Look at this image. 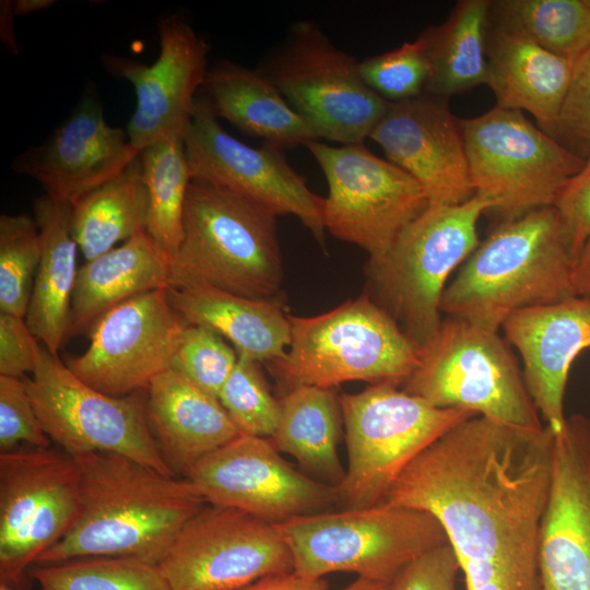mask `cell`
Here are the masks:
<instances>
[{
    "label": "cell",
    "mask_w": 590,
    "mask_h": 590,
    "mask_svg": "<svg viewBox=\"0 0 590 590\" xmlns=\"http://www.w3.org/2000/svg\"><path fill=\"white\" fill-rule=\"evenodd\" d=\"M275 524L292 553L294 571L310 578L350 571L390 583L409 563L448 543L430 514L382 503Z\"/></svg>",
    "instance_id": "ba28073f"
},
{
    "label": "cell",
    "mask_w": 590,
    "mask_h": 590,
    "mask_svg": "<svg viewBox=\"0 0 590 590\" xmlns=\"http://www.w3.org/2000/svg\"><path fill=\"white\" fill-rule=\"evenodd\" d=\"M148 215L149 193L139 155L125 172L73 205L72 236L88 261L146 232Z\"/></svg>",
    "instance_id": "1f68e13d"
},
{
    "label": "cell",
    "mask_w": 590,
    "mask_h": 590,
    "mask_svg": "<svg viewBox=\"0 0 590 590\" xmlns=\"http://www.w3.org/2000/svg\"><path fill=\"white\" fill-rule=\"evenodd\" d=\"M486 60V85L496 97V106L528 111L539 128L553 135L574 62L491 23Z\"/></svg>",
    "instance_id": "d4e9b609"
},
{
    "label": "cell",
    "mask_w": 590,
    "mask_h": 590,
    "mask_svg": "<svg viewBox=\"0 0 590 590\" xmlns=\"http://www.w3.org/2000/svg\"><path fill=\"white\" fill-rule=\"evenodd\" d=\"M364 83L388 103H399L425 94L429 66L420 37L400 47L358 62Z\"/></svg>",
    "instance_id": "74e56055"
},
{
    "label": "cell",
    "mask_w": 590,
    "mask_h": 590,
    "mask_svg": "<svg viewBox=\"0 0 590 590\" xmlns=\"http://www.w3.org/2000/svg\"><path fill=\"white\" fill-rule=\"evenodd\" d=\"M587 4L590 7V0H586Z\"/></svg>",
    "instance_id": "816d5d0a"
},
{
    "label": "cell",
    "mask_w": 590,
    "mask_h": 590,
    "mask_svg": "<svg viewBox=\"0 0 590 590\" xmlns=\"http://www.w3.org/2000/svg\"><path fill=\"white\" fill-rule=\"evenodd\" d=\"M575 261L554 205L500 222L448 283L441 312L499 331L516 310L576 296Z\"/></svg>",
    "instance_id": "3957f363"
},
{
    "label": "cell",
    "mask_w": 590,
    "mask_h": 590,
    "mask_svg": "<svg viewBox=\"0 0 590 590\" xmlns=\"http://www.w3.org/2000/svg\"><path fill=\"white\" fill-rule=\"evenodd\" d=\"M492 208L477 193L456 205H428L382 257L366 262L364 293L418 349L438 329L448 279L480 244L477 223Z\"/></svg>",
    "instance_id": "5b68a950"
},
{
    "label": "cell",
    "mask_w": 590,
    "mask_h": 590,
    "mask_svg": "<svg viewBox=\"0 0 590 590\" xmlns=\"http://www.w3.org/2000/svg\"><path fill=\"white\" fill-rule=\"evenodd\" d=\"M523 363L529 394L546 427L563 432L564 397L576 357L590 349V297L570 298L511 312L502 323Z\"/></svg>",
    "instance_id": "603a6c76"
},
{
    "label": "cell",
    "mask_w": 590,
    "mask_h": 590,
    "mask_svg": "<svg viewBox=\"0 0 590 590\" xmlns=\"http://www.w3.org/2000/svg\"><path fill=\"white\" fill-rule=\"evenodd\" d=\"M149 193L146 233L170 261L182 238L185 203L192 180L182 137L158 141L140 152Z\"/></svg>",
    "instance_id": "836d02e7"
},
{
    "label": "cell",
    "mask_w": 590,
    "mask_h": 590,
    "mask_svg": "<svg viewBox=\"0 0 590 590\" xmlns=\"http://www.w3.org/2000/svg\"><path fill=\"white\" fill-rule=\"evenodd\" d=\"M358 62L315 22L300 20L256 69L318 139L349 145L364 143L390 104L364 83Z\"/></svg>",
    "instance_id": "30bf717a"
},
{
    "label": "cell",
    "mask_w": 590,
    "mask_h": 590,
    "mask_svg": "<svg viewBox=\"0 0 590 590\" xmlns=\"http://www.w3.org/2000/svg\"><path fill=\"white\" fill-rule=\"evenodd\" d=\"M139 155L127 132L108 125L101 101L88 94L46 141L16 156L12 168L38 181L50 198L74 205Z\"/></svg>",
    "instance_id": "44dd1931"
},
{
    "label": "cell",
    "mask_w": 590,
    "mask_h": 590,
    "mask_svg": "<svg viewBox=\"0 0 590 590\" xmlns=\"http://www.w3.org/2000/svg\"><path fill=\"white\" fill-rule=\"evenodd\" d=\"M172 307L167 287L134 296L106 311L90 327V343L69 369L111 397L145 391L170 368L187 328Z\"/></svg>",
    "instance_id": "e0dca14e"
},
{
    "label": "cell",
    "mask_w": 590,
    "mask_h": 590,
    "mask_svg": "<svg viewBox=\"0 0 590 590\" xmlns=\"http://www.w3.org/2000/svg\"><path fill=\"white\" fill-rule=\"evenodd\" d=\"M20 444L45 449L50 448L51 440L39 422L23 378L0 376L1 452L14 450Z\"/></svg>",
    "instance_id": "ab89813d"
},
{
    "label": "cell",
    "mask_w": 590,
    "mask_h": 590,
    "mask_svg": "<svg viewBox=\"0 0 590 590\" xmlns=\"http://www.w3.org/2000/svg\"><path fill=\"white\" fill-rule=\"evenodd\" d=\"M40 344L25 318L0 311V376L23 378L37 367Z\"/></svg>",
    "instance_id": "7bdbcfd3"
},
{
    "label": "cell",
    "mask_w": 590,
    "mask_h": 590,
    "mask_svg": "<svg viewBox=\"0 0 590 590\" xmlns=\"http://www.w3.org/2000/svg\"><path fill=\"white\" fill-rule=\"evenodd\" d=\"M184 140L192 179L235 192L276 216H296L326 250L323 198L308 188L282 149L252 148L232 137L204 96L196 99Z\"/></svg>",
    "instance_id": "2e32d148"
},
{
    "label": "cell",
    "mask_w": 590,
    "mask_h": 590,
    "mask_svg": "<svg viewBox=\"0 0 590 590\" xmlns=\"http://www.w3.org/2000/svg\"><path fill=\"white\" fill-rule=\"evenodd\" d=\"M539 563L542 590H590V418L581 414L554 435Z\"/></svg>",
    "instance_id": "ffe728a7"
},
{
    "label": "cell",
    "mask_w": 590,
    "mask_h": 590,
    "mask_svg": "<svg viewBox=\"0 0 590 590\" xmlns=\"http://www.w3.org/2000/svg\"><path fill=\"white\" fill-rule=\"evenodd\" d=\"M157 27L160 54L153 63L114 55L102 58L111 74L128 80L134 88L137 104L127 135L140 152L158 141L185 137L196 94L210 69V46L185 19L163 16Z\"/></svg>",
    "instance_id": "d6986e66"
},
{
    "label": "cell",
    "mask_w": 590,
    "mask_h": 590,
    "mask_svg": "<svg viewBox=\"0 0 590 590\" xmlns=\"http://www.w3.org/2000/svg\"><path fill=\"white\" fill-rule=\"evenodd\" d=\"M491 0L458 1L448 19L421 38L429 66L425 94L447 99L487 82Z\"/></svg>",
    "instance_id": "f546056e"
},
{
    "label": "cell",
    "mask_w": 590,
    "mask_h": 590,
    "mask_svg": "<svg viewBox=\"0 0 590 590\" xmlns=\"http://www.w3.org/2000/svg\"><path fill=\"white\" fill-rule=\"evenodd\" d=\"M321 578H310L296 571L266 576L240 590H327Z\"/></svg>",
    "instance_id": "f6af8a7d"
},
{
    "label": "cell",
    "mask_w": 590,
    "mask_h": 590,
    "mask_svg": "<svg viewBox=\"0 0 590 590\" xmlns=\"http://www.w3.org/2000/svg\"><path fill=\"white\" fill-rule=\"evenodd\" d=\"M276 215L219 186L192 179L168 286H208L258 300H285Z\"/></svg>",
    "instance_id": "277c9868"
},
{
    "label": "cell",
    "mask_w": 590,
    "mask_h": 590,
    "mask_svg": "<svg viewBox=\"0 0 590 590\" xmlns=\"http://www.w3.org/2000/svg\"><path fill=\"white\" fill-rule=\"evenodd\" d=\"M23 380L45 433L66 453L73 458L117 453L176 476L151 434L145 391L125 397L103 393L78 378L44 345L35 371Z\"/></svg>",
    "instance_id": "7c38bea8"
},
{
    "label": "cell",
    "mask_w": 590,
    "mask_h": 590,
    "mask_svg": "<svg viewBox=\"0 0 590 590\" xmlns=\"http://www.w3.org/2000/svg\"><path fill=\"white\" fill-rule=\"evenodd\" d=\"M0 590H16V589L10 587V585H8V583L1 582L0 583Z\"/></svg>",
    "instance_id": "f907efd6"
},
{
    "label": "cell",
    "mask_w": 590,
    "mask_h": 590,
    "mask_svg": "<svg viewBox=\"0 0 590 590\" xmlns=\"http://www.w3.org/2000/svg\"><path fill=\"white\" fill-rule=\"evenodd\" d=\"M167 295L187 324L215 331L237 353L264 365L281 358L291 343L285 300H258L208 286L167 287Z\"/></svg>",
    "instance_id": "484cf974"
},
{
    "label": "cell",
    "mask_w": 590,
    "mask_h": 590,
    "mask_svg": "<svg viewBox=\"0 0 590 590\" xmlns=\"http://www.w3.org/2000/svg\"><path fill=\"white\" fill-rule=\"evenodd\" d=\"M459 570L456 554L446 543L409 563L390 582V590H457Z\"/></svg>",
    "instance_id": "b9f144b4"
},
{
    "label": "cell",
    "mask_w": 590,
    "mask_h": 590,
    "mask_svg": "<svg viewBox=\"0 0 590 590\" xmlns=\"http://www.w3.org/2000/svg\"><path fill=\"white\" fill-rule=\"evenodd\" d=\"M72 208L45 193L34 201L40 259L25 320L42 345L54 355H58L68 338L71 302L79 271V247L71 229Z\"/></svg>",
    "instance_id": "4316f807"
},
{
    "label": "cell",
    "mask_w": 590,
    "mask_h": 590,
    "mask_svg": "<svg viewBox=\"0 0 590 590\" xmlns=\"http://www.w3.org/2000/svg\"><path fill=\"white\" fill-rule=\"evenodd\" d=\"M182 476L205 503L271 523L322 512L338 500L335 486L296 471L270 438L245 434L193 463Z\"/></svg>",
    "instance_id": "ac0fdd59"
},
{
    "label": "cell",
    "mask_w": 590,
    "mask_h": 590,
    "mask_svg": "<svg viewBox=\"0 0 590 590\" xmlns=\"http://www.w3.org/2000/svg\"><path fill=\"white\" fill-rule=\"evenodd\" d=\"M237 359V351L219 333L203 326L188 324L170 368L217 398Z\"/></svg>",
    "instance_id": "f35d334b"
},
{
    "label": "cell",
    "mask_w": 590,
    "mask_h": 590,
    "mask_svg": "<svg viewBox=\"0 0 590 590\" xmlns=\"http://www.w3.org/2000/svg\"><path fill=\"white\" fill-rule=\"evenodd\" d=\"M554 434L472 416L399 475L382 504L430 514L465 590H542L539 546Z\"/></svg>",
    "instance_id": "6da1fadb"
},
{
    "label": "cell",
    "mask_w": 590,
    "mask_h": 590,
    "mask_svg": "<svg viewBox=\"0 0 590 590\" xmlns=\"http://www.w3.org/2000/svg\"><path fill=\"white\" fill-rule=\"evenodd\" d=\"M342 422L332 389L299 386L280 399L279 423L270 439L279 451L337 486L345 475L337 450Z\"/></svg>",
    "instance_id": "4dcf8cb0"
},
{
    "label": "cell",
    "mask_w": 590,
    "mask_h": 590,
    "mask_svg": "<svg viewBox=\"0 0 590 590\" xmlns=\"http://www.w3.org/2000/svg\"><path fill=\"white\" fill-rule=\"evenodd\" d=\"M342 590H390V583L358 578Z\"/></svg>",
    "instance_id": "681fc988"
},
{
    "label": "cell",
    "mask_w": 590,
    "mask_h": 590,
    "mask_svg": "<svg viewBox=\"0 0 590 590\" xmlns=\"http://www.w3.org/2000/svg\"><path fill=\"white\" fill-rule=\"evenodd\" d=\"M262 365L238 353L217 399L240 434L271 438L279 423L280 399L271 393Z\"/></svg>",
    "instance_id": "8d00e7d4"
},
{
    "label": "cell",
    "mask_w": 590,
    "mask_h": 590,
    "mask_svg": "<svg viewBox=\"0 0 590 590\" xmlns=\"http://www.w3.org/2000/svg\"><path fill=\"white\" fill-rule=\"evenodd\" d=\"M552 137L580 158H590V49L574 61Z\"/></svg>",
    "instance_id": "60d3db41"
},
{
    "label": "cell",
    "mask_w": 590,
    "mask_h": 590,
    "mask_svg": "<svg viewBox=\"0 0 590 590\" xmlns=\"http://www.w3.org/2000/svg\"><path fill=\"white\" fill-rule=\"evenodd\" d=\"M76 460L51 448L0 455V579L17 582L25 568L60 541L76 519Z\"/></svg>",
    "instance_id": "5bb4252c"
},
{
    "label": "cell",
    "mask_w": 590,
    "mask_h": 590,
    "mask_svg": "<svg viewBox=\"0 0 590 590\" xmlns=\"http://www.w3.org/2000/svg\"><path fill=\"white\" fill-rule=\"evenodd\" d=\"M1 38L3 44L11 52L16 54L17 45L14 42L12 21L15 15L13 12V1H1Z\"/></svg>",
    "instance_id": "7dc6e473"
},
{
    "label": "cell",
    "mask_w": 590,
    "mask_h": 590,
    "mask_svg": "<svg viewBox=\"0 0 590 590\" xmlns=\"http://www.w3.org/2000/svg\"><path fill=\"white\" fill-rule=\"evenodd\" d=\"M489 23L573 62L590 49L586 0H493Z\"/></svg>",
    "instance_id": "d6a6232c"
},
{
    "label": "cell",
    "mask_w": 590,
    "mask_h": 590,
    "mask_svg": "<svg viewBox=\"0 0 590 590\" xmlns=\"http://www.w3.org/2000/svg\"><path fill=\"white\" fill-rule=\"evenodd\" d=\"M306 148L328 184L322 204L326 231L358 246L368 259L382 257L429 205L413 177L364 143L332 146L316 140Z\"/></svg>",
    "instance_id": "4fadbf2b"
},
{
    "label": "cell",
    "mask_w": 590,
    "mask_h": 590,
    "mask_svg": "<svg viewBox=\"0 0 590 590\" xmlns=\"http://www.w3.org/2000/svg\"><path fill=\"white\" fill-rule=\"evenodd\" d=\"M290 321L285 354L266 364L284 393L349 381L402 387L418 362V347L364 292L316 316L290 315Z\"/></svg>",
    "instance_id": "8992f818"
},
{
    "label": "cell",
    "mask_w": 590,
    "mask_h": 590,
    "mask_svg": "<svg viewBox=\"0 0 590 590\" xmlns=\"http://www.w3.org/2000/svg\"><path fill=\"white\" fill-rule=\"evenodd\" d=\"M43 590H173L158 565L131 557H83L30 571Z\"/></svg>",
    "instance_id": "e575fe53"
},
{
    "label": "cell",
    "mask_w": 590,
    "mask_h": 590,
    "mask_svg": "<svg viewBox=\"0 0 590 590\" xmlns=\"http://www.w3.org/2000/svg\"><path fill=\"white\" fill-rule=\"evenodd\" d=\"M556 208L577 259L590 237V158L558 194Z\"/></svg>",
    "instance_id": "ee69618b"
},
{
    "label": "cell",
    "mask_w": 590,
    "mask_h": 590,
    "mask_svg": "<svg viewBox=\"0 0 590 590\" xmlns=\"http://www.w3.org/2000/svg\"><path fill=\"white\" fill-rule=\"evenodd\" d=\"M145 411L156 447L176 476L240 434L216 397L172 368L145 390Z\"/></svg>",
    "instance_id": "cb8c5ba5"
},
{
    "label": "cell",
    "mask_w": 590,
    "mask_h": 590,
    "mask_svg": "<svg viewBox=\"0 0 590 590\" xmlns=\"http://www.w3.org/2000/svg\"><path fill=\"white\" fill-rule=\"evenodd\" d=\"M74 459L80 470L76 519L36 564L109 556L158 565L185 523L205 504L186 479L128 457L92 452Z\"/></svg>",
    "instance_id": "7a4b0ae2"
},
{
    "label": "cell",
    "mask_w": 590,
    "mask_h": 590,
    "mask_svg": "<svg viewBox=\"0 0 590 590\" xmlns=\"http://www.w3.org/2000/svg\"><path fill=\"white\" fill-rule=\"evenodd\" d=\"M349 467L335 486L346 508L382 502L404 469L426 448L476 414L437 408L390 384L370 385L339 397Z\"/></svg>",
    "instance_id": "9c48e42d"
},
{
    "label": "cell",
    "mask_w": 590,
    "mask_h": 590,
    "mask_svg": "<svg viewBox=\"0 0 590 590\" xmlns=\"http://www.w3.org/2000/svg\"><path fill=\"white\" fill-rule=\"evenodd\" d=\"M204 97L217 118L279 149L318 140L279 90L257 69L223 59L210 67Z\"/></svg>",
    "instance_id": "83f0119b"
},
{
    "label": "cell",
    "mask_w": 590,
    "mask_h": 590,
    "mask_svg": "<svg viewBox=\"0 0 590 590\" xmlns=\"http://www.w3.org/2000/svg\"><path fill=\"white\" fill-rule=\"evenodd\" d=\"M402 389L434 406L468 410L515 428L545 426L506 339L460 318H442L418 349L417 365Z\"/></svg>",
    "instance_id": "52a82bcc"
},
{
    "label": "cell",
    "mask_w": 590,
    "mask_h": 590,
    "mask_svg": "<svg viewBox=\"0 0 590 590\" xmlns=\"http://www.w3.org/2000/svg\"><path fill=\"white\" fill-rule=\"evenodd\" d=\"M55 3V0H16L13 2V12L17 16H25L34 12L46 10Z\"/></svg>",
    "instance_id": "c3c4849f"
},
{
    "label": "cell",
    "mask_w": 590,
    "mask_h": 590,
    "mask_svg": "<svg viewBox=\"0 0 590 590\" xmlns=\"http://www.w3.org/2000/svg\"><path fill=\"white\" fill-rule=\"evenodd\" d=\"M571 281L576 296L590 297V237L575 261Z\"/></svg>",
    "instance_id": "bcb514c9"
},
{
    "label": "cell",
    "mask_w": 590,
    "mask_h": 590,
    "mask_svg": "<svg viewBox=\"0 0 590 590\" xmlns=\"http://www.w3.org/2000/svg\"><path fill=\"white\" fill-rule=\"evenodd\" d=\"M459 125L473 191L500 222L554 205L586 164L519 110L495 106Z\"/></svg>",
    "instance_id": "8fae6325"
},
{
    "label": "cell",
    "mask_w": 590,
    "mask_h": 590,
    "mask_svg": "<svg viewBox=\"0 0 590 590\" xmlns=\"http://www.w3.org/2000/svg\"><path fill=\"white\" fill-rule=\"evenodd\" d=\"M169 261L146 232L85 261L79 268L68 338L82 332L113 307L168 286Z\"/></svg>",
    "instance_id": "f1b7e54d"
},
{
    "label": "cell",
    "mask_w": 590,
    "mask_h": 590,
    "mask_svg": "<svg viewBox=\"0 0 590 590\" xmlns=\"http://www.w3.org/2000/svg\"><path fill=\"white\" fill-rule=\"evenodd\" d=\"M369 138L423 187L429 205H456L474 194L459 119L445 99L424 94L390 103Z\"/></svg>",
    "instance_id": "7402d4cb"
},
{
    "label": "cell",
    "mask_w": 590,
    "mask_h": 590,
    "mask_svg": "<svg viewBox=\"0 0 590 590\" xmlns=\"http://www.w3.org/2000/svg\"><path fill=\"white\" fill-rule=\"evenodd\" d=\"M158 567L173 590H240L294 571L275 523L211 504L185 523Z\"/></svg>",
    "instance_id": "9a60e30c"
},
{
    "label": "cell",
    "mask_w": 590,
    "mask_h": 590,
    "mask_svg": "<svg viewBox=\"0 0 590 590\" xmlns=\"http://www.w3.org/2000/svg\"><path fill=\"white\" fill-rule=\"evenodd\" d=\"M40 259L36 221L26 213L0 216V311L25 318Z\"/></svg>",
    "instance_id": "d590c367"
}]
</instances>
